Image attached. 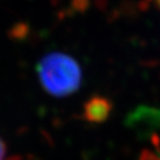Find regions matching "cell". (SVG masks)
Returning a JSON list of instances; mask_svg holds the SVG:
<instances>
[{
  "label": "cell",
  "instance_id": "cell-1",
  "mask_svg": "<svg viewBox=\"0 0 160 160\" xmlns=\"http://www.w3.org/2000/svg\"><path fill=\"white\" fill-rule=\"evenodd\" d=\"M38 77L43 89L55 97H67L81 85V69L72 57L66 53H49L40 60Z\"/></svg>",
  "mask_w": 160,
  "mask_h": 160
},
{
  "label": "cell",
  "instance_id": "cell-2",
  "mask_svg": "<svg viewBox=\"0 0 160 160\" xmlns=\"http://www.w3.org/2000/svg\"><path fill=\"white\" fill-rule=\"evenodd\" d=\"M111 106L109 105L107 99L98 98L88 102V106L86 107V116L92 121H101L107 118Z\"/></svg>",
  "mask_w": 160,
  "mask_h": 160
},
{
  "label": "cell",
  "instance_id": "cell-3",
  "mask_svg": "<svg viewBox=\"0 0 160 160\" xmlns=\"http://www.w3.org/2000/svg\"><path fill=\"white\" fill-rule=\"evenodd\" d=\"M138 160H160V156L150 150H142Z\"/></svg>",
  "mask_w": 160,
  "mask_h": 160
},
{
  "label": "cell",
  "instance_id": "cell-4",
  "mask_svg": "<svg viewBox=\"0 0 160 160\" xmlns=\"http://www.w3.org/2000/svg\"><path fill=\"white\" fill-rule=\"evenodd\" d=\"M0 160H7V147L1 138H0Z\"/></svg>",
  "mask_w": 160,
  "mask_h": 160
}]
</instances>
